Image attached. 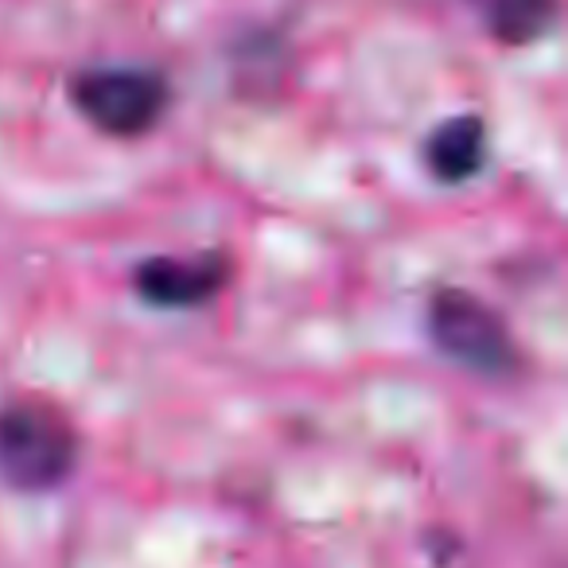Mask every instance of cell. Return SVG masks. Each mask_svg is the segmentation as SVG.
<instances>
[{
  "mask_svg": "<svg viewBox=\"0 0 568 568\" xmlns=\"http://www.w3.org/2000/svg\"><path fill=\"white\" fill-rule=\"evenodd\" d=\"M557 24V0H490V28L503 43H534Z\"/></svg>",
  "mask_w": 568,
  "mask_h": 568,
  "instance_id": "obj_6",
  "label": "cell"
},
{
  "mask_svg": "<svg viewBox=\"0 0 568 568\" xmlns=\"http://www.w3.org/2000/svg\"><path fill=\"white\" fill-rule=\"evenodd\" d=\"M222 281H226L222 257H203L195 265L175 257H152L136 273V288L156 308H191V304H203L206 296L219 293Z\"/></svg>",
  "mask_w": 568,
  "mask_h": 568,
  "instance_id": "obj_4",
  "label": "cell"
},
{
  "mask_svg": "<svg viewBox=\"0 0 568 568\" xmlns=\"http://www.w3.org/2000/svg\"><path fill=\"white\" fill-rule=\"evenodd\" d=\"M428 327H433L436 347L448 358H456L459 366L479 374H506L514 363V347L506 339L498 316H490L479 301L456 293H440L433 301V312H428Z\"/></svg>",
  "mask_w": 568,
  "mask_h": 568,
  "instance_id": "obj_2",
  "label": "cell"
},
{
  "mask_svg": "<svg viewBox=\"0 0 568 568\" xmlns=\"http://www.w3.org/2000/svg\"><path fill=\"white\" fill-rule=\"evenodd\" d=\"M164 82L149 71H90L74 82V102L98 129L133 136L164 113Z\"/></svg>",
  "mask_w": 568,
  "mask_h": 568,
  "instance_id": "obj_3",
  "label": "cell"
},
{
  "mask_svg": "<svg viewBox=\"0 0 568 568\" xmlns=\"http://www.w3.org/2000/svg\"><path fill=\"white\" fill-rule=\"evenodd\" d=\"M74 467V436L43 409L0 413V475L20 490H48Z\"/></svg>",
  "mask_w": 568,
  "mask_h": 568,
  "instance_id": "obj_1",
  "label": "cell"
},
{
  "mask_svg": "<svg viewBox=\"0 0 568 568\" xmlns=\"http://www.w3.org/2000/svg\"><path fill=\"white\" fill-rule=\"evenodd\" d=\"M483 121L479 118H452L428 136V168L436 180L464 183L483 168Z\"/></svg>",
  "mask_w": 568,
  "mask_h": 568,
  "instance_id": "obj_5",
  "label": "cell"
}]
</instances>
